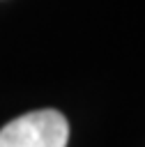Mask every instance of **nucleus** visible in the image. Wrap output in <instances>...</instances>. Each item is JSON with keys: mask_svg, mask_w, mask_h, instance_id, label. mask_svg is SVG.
<instances>
[{"mask_svg": "<svg viewBox=\"0 0 145 147\" xmlns=\"http://www.w3.org/2000/svg\"><path fill=\"white\" fill-rule=\"evenodd\" d=\"M69 122L60 110L25 113L0 129V147H67Z\"/></svg>", "mask_w": 145, "mask_h": 147, "instance_id": "1", "label": "nucleus"}]
</instances>
